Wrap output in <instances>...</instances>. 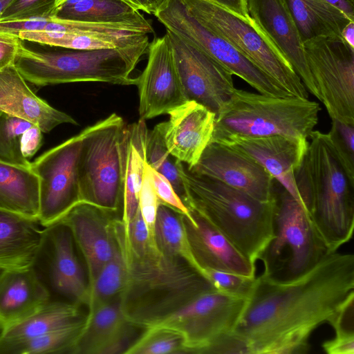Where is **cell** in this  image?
<instances>
[{"label": "cell", "instance_id": "cell-36", "mask_svg": "<svg viewBox=\"0 0 354 354\" xmlns=\"http://www.w3.org/2000/svg\"><path fill=\"white\" fill-rule=\"evenodd\" d=\"M164 122L157 124L148 132L146 142L147 163L163 175L171 184L174 190L184 203L185 190L180 175V162L169 152L164 138Z\"/></svg>", "mask_w": 354, "mask_h": 354}, {"label": "cell", "instance_id": "cell-16", "mask_svg": "<svg viewBox=\"0 0 354 354\" xmlns=\"http://www.w3.org/2000/svg\"><path fill=\"white\" fill-rule=\"evenodd\" d=\"M147 64L137 77L140 119L168 114L187 100L176 70L167 33L149 44Z\"/></svg>", "mask_w": 354, "mask_h": 354}, {"label": "cell", "instance_id": "cell-13", "mask_svg": "<svg viewBox=\"0 0 354 354\" xmlns=\"http://www.w3.org/2000/svg\"><path fill=\"white\" fill-rule=\"evenodd\" d=\"M82 132L50 149L30 164L39 178L38 221L43 227L62 218L80 199L78 162Z\"/></svg>", "mask_w": 354, "mask_h": 354}, {"label": "cell", "instance_id": "cell-44", "mask_svg": "<svg viewBox=\"0 0 354 354\" xmlns=\"http://www.w3.org/2000/svg\"><path fill=\"white\" fill-rule=\"evenodd\" d=\"M21 42L17 35L0 32V71L14 64Z\"/></svg>", "mask_w": 354, "mask_h": 354}, {"label": "cell", "instance_id": "cell-4", "mask_svg": "<svg viewBox=\"0 0 354 354\" xmlns=\"http://www.w3.org/2000/svg\"><path fill=\"white\" fill-rule=\"evenodd\" d=\"M186 207L224 235L256 263L274 238V199L257 200L217 180L191 171L179 162Z\"/></svg>", "mask_w": 354, "mask_h": 354}, {"label": "cell", "instance_id": "cell-6", "mask_svg": "<svg viewBox=\"0 0 354 354\" xmlns=\"http://www.w3.org/2000/svg\"><path fill=\"white\" fill-rule=\"evenodd\" d=\"M320 111L319 104L308 98L235 88L216 115L211 141L233 136H282L307 146Z\"/></svg>", "mask_w": 354, "mask_h": 354}, {"label": "cell", "instance_id": "cell-17", "mask_svg": "<svg viewBox=\"0 0 354 354\" xmlns=\"http://www.w3.org/2000/svg\"><path fill=\"white\" fill-rule=\"evenodd\" d=\"M189 169L261 201L274 199L277 181L254 160L227 145L210 141L198 162Z\"/></svg>", "mask_w": 354, "mask_h": 354}, {"label": "cell", "instance_id": "cell-32", "mask_svg": "<svg viewBox=\"0 0 354 354\" xmlns=\"http://www.w3.org/2000/svg\"><path fill=\"white\" fill-rule=\"evenodd\" d=\"M53 17L94 23L152 26L138 10L124 0H82L57 10Z\"/></svg>", "mask_w": 354, "mask_h": 354}, {"label": "cell", "instance_id": "cell-37", "mask_svg": "<svg viewBox=\"0 0 354 354\" xmlns=\"http://www.w3.org/2000/svg\"><path fill=\"white\" fill-rule=\"evenodd\" d=\"M127 348L125 354L185 353L184 339L178 331L150 326Z\"/></svg>", "mask_w": 354, "mask_h": 354}, {"label": "cell", "instance_id": "cell-30", "mask_svg": "<svg viewBox=\"0 0 354 354\" xmlns=\"http://www.w3.org/2000/svg\"><path fill=\"white\" fill-rule=\"evenodd\" d=\"M81 304L51 299L26 319L0 334V348L26 341L71 324L85 316Z\"/></svg>", "mask_w": 354, "mask_h": 354}, {"label": "cell", "instance_id": "cell-14", "mask_svg": "<svg viewBox=\"0 0 354 354\" xmlns=\"http://www.w3.org/2000/svg\"><path fill=\"white\" fill-rule=\"evenodd\" d=\"M69 227L60 220L44 227L32 268L50 291L83 304L88 282Z\"/></svg>", "mask_w": 354, "mask_h": 354}, {"label": "cell", "instance_id": "cell-5", "mask_svg": "<svg viewBox=\"0 0 354 354\" xmlns=\"http://www.w3.org/2000/svg\"><path fill=\"white\" fill-rule=\"evenodd\" d=\"M149 44L147 39L123 48L40 50L21 42L14 65L27 82L38 86L83 82L136 86L132 73Z\"/></svg>", "mask_w": 354, "mask_h": 354}, {"label": "cell", "instance_id": "cell-49", "mask_svg": "<svg viewBox=\"0 0 354 354\" xmlns=\"http://www.w3.org/2000/svg\"><path fill=\"white\" fill-rule=\"evenodd\" d=\"M129 3L138 10H142L148 14L156 12L157 7L153 0H124Z\"/></svg>", "mask_w": 354, "mask_h": 354}, {"label": "cell", "instance_id": "cell-52", "mask_svg": "<svg viewBox=\"0 0 354 354\" xmlns=\"http://www.w3.org/2000/svg\"><path fill=\"white\" fill-rule=\"evenodd\" d=\"M156 7L158 8L163 0H153ZM158 9V8H157Z\"/></svg>", "mask_w": 354, "mask_h": 354}, {"label": "cell", "instance_id": "cell-33", "mask_svg": "<svg viewBox=\"0 0 354 354\" xmlns=\"http://www.w3.org/2000/svg\"><path fill=\"white\" fill-rule=\"evenodd\" d=\"M181 214L159 202L153 237L158 246L165 253L185 261L201 273L191 250Z\"/></svg>", "mask_w": 354, "mask_h": 354}, {"label": "cell", "instance_id": "cell-28", "mask_svg": "<svg viewBox=\"0 0 354 354\" xmlns=\"http://www.w3.org/2000/svg\"><path fill=\"white\" fill-rule=\"evenodd\" d=\"M148 130L145 120L126 126L121 140L123 200L121 219L129 222L138 209L139 193L146 161Z\"/></svg>", "mask_w": 354, "mask_h": 354}, {"label": "cell", "instance_id": "cell-19", "mask_svg": "<svg viewBox=\"0 0 354 354\" xmlns=\"http://www.w3.org/2000/svg\"><path fill=\"white\" fill-rule=\"evenodd\" d=\"M250 19L290 64L306 88L319 100L297 26L284 0H246Z\"/></svg>", "mask_w": 354, "mask_h": 354}, {"label": "cell", "instance_id": "cell-43", "mask_svg": "<svg viewBox=\"0 0 354 354\" xmlns=\"http://www.w3.org/2000/svg\"><path fill=\"white\" fill-rule=\"evenodd\" d=\"M149 168L159 202L171 207L192 220V215L189 209L177 194L171 183L163 175L156 171L149 165Z\"/></svg>", "mask_w": 354, "mask_h": 354}, {"label": "cell", "instance_id": "cell-26", "mask_svg": "<svg viewBox=\"0 0 354 354\" xmlns=\"http://www.w3.org/2000/svg\"><path fill=\"white\" fill-rule=\"evenodd\" d=\"M51 299L32 267L0 271V334L32 315Z\"/></svg>", "mask_w": 354, "mask_h": 354}, {"label": "cell", "instance_id": "cell-27", "mask_svg": "<svg viewBox=\"0 0 354 354\" xmlns=\"http://www.w3.org/2000/svg\"><path fill=\"white\" fill-rule=\"evenodd\" d=\"M40 225L36 219L0 209V271L32 266L42 236Z\"/></svg>", "mask_w": 354, "mask_h": 354}, {"label": "cell", "instance_id": "cell-39", "mask_svg": "<svg viewBox=\"0 0 354 354\" xmlns=\"http://www.w3.org/2000/svg\"><path fill=\"white\" fill-rule=\"evenodd\" d=\"M327 135L339 161L354 180V125L332 120Z\"/></svg>", "mask_w": 354, "mask_h": 354}, {"label": "cell", "instance_id": "cell-53", "mask_svg": "<svg viewBox=\"0 0 354 354\" xmlns=\"http://www.w3.org/2000/svg\"></svg>", "mask_w": 354, "mask_h": 354}, {"label": "cell", "instance_id": "cell-7", "mask_svg": "<svg viewBox=\"0 0 354 354\" xmlns=\"http://www.w3.org/2000/svg\"><path fill=\"white\" fill-rule=\"evenodd\" d=\"M278 185L274 190V238L259 260L263 274L287 280L308 271L328 253L305 209Z\"/></svg>", "mask_w": 354, "mask_h": 354}, {"label": "cell", "instance_id": "cell-3", "mask_svg": "<svg viewBox=\"0 0 354 354\" xmlns=\"http://www.w3.org/2000/svg\"><path fill=\"white\" fill-rule=\"evenodd\" d=\"M295 171L296 186L309 218L328 253L352 238L354 180L339 161L327 133L313 130Z\"/></svg>", "mask_w": 354, "mask_h": 354}, {"label": "cell", "instance_id": "cell-8", "mask_svg": "<svg viewBox=\"0 0 354 354\" xmlns=\"http://www.w3.org/2000/svg\"><path fill=\"white\" fill-rule=\"evenodd\" d=\"M125 124L113 113L84 129L78 162L80 199L111 213L122 208L121 140Z\"/></svg>", "mask_w": 354, "mask_h": 354}, {"label": "cell", "instance_id": "cell-42", "mask_svg": "<svg viewBox=\"0 0 354 354\" xmlns=\"http://www.w3.org/2000/svg\"><path fill=\"white\" fill-rule=\"evenodd\" d=\"M158 205L159 200L155 191L149 165L146 162L139 193L138 207L151 234L153 232Z\"/></svg>", "mask_w": 354, "mask_h": 354}, {"label": "cell", "instance_id": "cell-50", "mask_svg": "<svg viewBox=\"0 0 354 354\" xmlns=\"http://www.w3.org/2000/svg\"><path fill=\"white\" fill-rule=\"evenodd\" d=\"M342 37L354 48V21H350L343 29Z\"/></svg>", "mask_w": 354, "mask_h": 354}, {"label": "cell", "instance_id": "cell-2", "mask_svg": "<svg viewBox=\"0 0 354 354\" xmlns=\"http://www.w3.org/2000/svg\"><path fill=\"white\" fill-rule=\"evenodd\" d=\"M111 227L124 268L119 299L124 316L132 325L151 326L215 289L187 262L160 249L139 207L129 222L111 218Z\"/></svg>", "mask_w": 354, "mask_h": 354}, {"label": "cell", "instance_id": "cell-15", "mask_svg": "<svg viewBox=\"0 0 354 354\" xmlns=\"http://www.w3.org/2000/svg\"><path fill=\"white\" fill-rule=\"evenodd\" d=\"M187 101H195L215 113L236 88L232 74L198 47L166 30Z\"/></svg>", "mask_w": 354, "mask_h": 354}, {"label": "cell", "instance_id": "cell-48", "mask_svg": "<svg viewBox=\"0 0 354 354\" xmlns=\"http://www.w3.org/2000/svg\"><path fill=\"white\" fill-rule=\"evenodd\" d=\"M334 6L354 21V0H324Z\"/></svg>", "mask_w": 354, "mask_h": 354}, {"label": "cell", "instance_id": "cell-45", "mask_svg": "<svg viewBox=\"0 0 354 354\" xmlns=\"http://www.w3.org/2000/svg\"><path fill=\"white\" fill-rule=\"evenodd\" d=\"M322 346L328 354H354V333L335 334L333 339L325 341Z\"/></svg>", "mask_w": 354, "mask_h": 354}, {"label": "cell", "instance_id": "cell-29", "mask_svg": "<svg viewBox=\"0 0 354 354\" xmlns=\"http://www.w3.org/2000/svg\"><path fill=\"white\" fill-rule=\"evenodd\" d=\"M39 178L30 167L0 161V209L38 221Z\"/></svg>", "mask_w": 354, "mask_h": 354}, {"label": "cell", "instance_id": "cell-40", "mask_svg": "<svg viewBox=\"0 0 354 354\" xmlns=\"http://www.w3.org/2000/svg\"><path fill=\"white\" fill-rule=\"evenodd\" d=\"M204 277L216 290L244 299L249 297L256 279V277H250L214 270H205Z\"/></svg>", "mask_w": 354, "mask_h": 354}, {"label": "cell", "instance_id": "cell-34", "mask_svg": "<svg viewBox=\"0 0 354 354\" xmlns=\"http://www.w3.org/2000/svg\"><path fill=\"white\" fill-rule=\"evenodd\" d=\"M85 317L43 335L3 346L0 348V354H71Z\"/></svg>", "mask_w": 354, "mask_h": 354}, {"label": "cell", "instance_id": "cell-41", "mask_svg": "<svg viewBox=\"0 0 354 354\" xmlns=\"http://www.w3.org/2000/svg\"><path fill=\"white\" fill-rule=\"evenodd\" d=\"M57 0H14L0 15V21L53 17Z\"/></svg>", "mask_w": 354, "mask_h": 354}, {"label": "cell", "instance_id": "cell-24", "mask_svg": "<svg viewBox=\"0 0 354 354\" xmlns=\"http://www.w3.org/2000/svg\"><path fill=\"white\" fill-rule=\"evenodd\" d=\"M137 328L126 320L118 297L86 315L71 354L124 353Z\"/></svg>", "mask_w": 354, "mask_h": 354}, {"label": "cell", "instance_id": "cell-11", "mask_svg": "<svg viewBox=\"0 0 354 354\" xmlns=\"http://www.w3.org/2000/svg\"><path fill=\"white\" fill-rule=\"evenodd\" d=\"M303 44L319 100L332 120L354 125V48L339 36H321Z\"/></svg>", "mask_w": 354, "mask_h": 354}, {"label": "cell", "instance_id": "cell-18", "mask_svg": "<svg viewBox=\"0 0 354 354\" xmlns=\"http://www.w3.org/2000/svg\"><path fill=\"white\" fill-rule=\"evenodd\" d=\"M152 32V26L68 20L66 32L24 31L19 37L62 48L98 50L136 45L149 39Z\"/></svg>", "mask_w": 354, "mask_h": 354}, {"label": "cell", "instance_id": "cell-23", "mask_svg": "<svg viewBox=\"0 0 354 354\" xmlns=\"http://www.w3.org/2000/svg\"><path fill=\"white\" fill-rule=\"evenodd\" d=\"M181 214L192 254L201 273L214 270L255 277L256 263L245 257L224 235L194 212Z\"/></svg>", "mask_w": 354, "mask_h": 354}, {"label": "cell", "instance_id": "cell-35", "mask_svg": "<svg viewBox=\"0 0 354 354\" xmlns=\"http://www.w3.org/2000/svg\"><path fill=\"white\" fill-rule=\"evenodd\" d=\"M124 279V268L117 248L92 283L88 285L83 304L91 313L98 307L119 297Z\"/></svg>", "mask_w": 354, "mask_h": 354}, {"label": "cell", "instance_id": "cell-21", "mask_svg": "<svg viewBox=\"0 0 354 354\" xmlns=\"http://www.w3.org/2000/svg\"><path fill=\"white\" fill-rule=\"evenodd\" d=\"M214 142L231 147L254 160L304 207L295 183V171L308 145L282 136H233Z\"/></svg>", "mask_w": 354, "mask_h": 354}, {"label": "cell", "instance_id": "cell-38", "mask_svg": "<svg viewBox=\"0 0 354 354\" xmlns=\"http://www.w3.org/2000/svg\"><path fill=\"white\" fill-rule=\"evenodd\" d=\"M34 124L0 111V161L30 167L21 151V139Z\"/></svg>", "mask_w": 354, "mask_h": 354}, {"label": "cell", "instance_id": "cell-46", "mask_svg": "<svg viewBox=\"0 0 354 354\" xmlns=\"http://www.w3.org/2000/svg\"><path fill=\"white\" fill-rule=\"evenodd\" d=\"M42 131L35 125L32 126L23 136L21 151L24 156L30 160L42 144Z\"/></svg>", "mask_w": 354, "mask_h": 354}, {"label": "cell", "instance_id": "cell-20", "mask_svg": "<svg viewBox=\"0 0 354 354\" xmlns=\"http://www.w3.org/2000/svg\"><path fill=\"white\" fill-rule=\"evenodd\" d=\"M113 214L93 204L80 201L59 220L71 230L81 252L88 273V285L95 280L114 254L117 245L111 219Z\"/></svg>", "mask_w": 354, "mask_h": 354}, {"label": "cell", "instance_id": "cell-12", "mask_svg": "<svg viewBox=\"0 0 354 354\" xmlns=\"http://www.w3.org/2000/svg\"><path fill=\"white\" fill-rule=\"evenodd\" d=\"M154 15L165 26L166 30L207 53L259 93L292 96L230 43L205 28L191 14L182 0H163Z\"/></svg>", "mask_w": 354, "mask_h": 354}, {"label": "cell", "instance_id": "cell-1", "mask_svg": "<svg viewBox=\"0 0 354 354\" xmlns=\"http://www.w3.org/2000/svg\"><path fill=\"white\" fill-rule=\"evenodd\" d=\"M354 297V255L325 254L313 267L290 279L256 277L232 333L218 353L299 354L309 338Z\"/></svg>", "mask_w": 354, "mask_h": 354}, {"label": "cell", "instance_id": "cell-22", "mask_svg": "<svg viewBox=\"0 0 354 354\" xmlns=\"http://www.w3.org/2000/svg\"><path fill=\"white\" fill-rule=\"evenodd\" d=\"M168 114L169 120L164 122L167 149L191 169L198 162L212 140L216 115L192 100L185 102Z\"/></svg>", "mask_w": 354, "mask_h": 354}, {"label": "cell", "instance_id": "cell-9", "mask_svg": "<svg viewBox=\"0 0 354 354\" xmlns=\"http://www.w3.org/2000/svg\"><path fill=\"white\" fill-rule=\"evenodd\" d=\"M208 30L230 43L295 97L308 98L304 83L250 17L244 18L209 0H182Z\"/></svg>", "mask_w": 354, "mask_h": 354}, {"label": "cell", "instance_id": "cell-25", "mask_svg": "<svg viewBox=\"0 0 354 354\" xmlns=\"http://www.w3.org/2000/svg\"><path fill=\"white\" fill-rule=\"evenodd\" d=\"M0 111L29 122L43 133L62 124H77L71 115L38 97L14 64L0 71Z\"/></svg>", "mask_w": 354, "mask_h": 354}, {"label": "cell", "instance_id": "cell-10", "mask_svg": "<svg viewBox=\"0 0 354 354\" xmlns=\"http://www.w3.org/2000/svg\"><path fill=\"white\" fill-rule=\"evenodd\" d=\"M246 300L214 289L151 326L179 332L184 339L185 353H216L221 344L234 330Z\"/></svg>", "mask_w": 354, "mask_h": 354}, {"label": "cell", "instance_id": "cell-47", "mask_svg": "<svg viewBox=\"0 0 354 354\" xmlns=\"http://www.w3.org/2000/svg\"><path fill=\"white\" fill-rule=\"evenodd\" d=\"M244 17L249 18L246 0H209Z\"/></svg>", "mask_w": 354, "mask_h": 354}, {"label": "cell", "instance_id": "cell-31", "mask_svg": "<svg viewBox=\"0 0 354 354\" xmlns=\"http://www.w3.org/2000/svg\"><path fill=\"white\" fill-rule=\"evenodd\" d=\"M284 1L303 42L321 36L342 37L343 29L351 21L341 10L324 0Z\"/></svg>", "mask_w": 354, "mask_h": 354}, {"label": "cell", "instance_id": "cell-51", "mask_svg": "<svg viewBox=\"0 0 354 354\" xmlns=\"http://www.w3.org/2000/svg\"><path fill=\"white\" fill-rule=\"evenodd\" d=\"M14 0H0V15Z\"/></svg>", "mask_w": 354, "mask_h": 354}]
</instances>
